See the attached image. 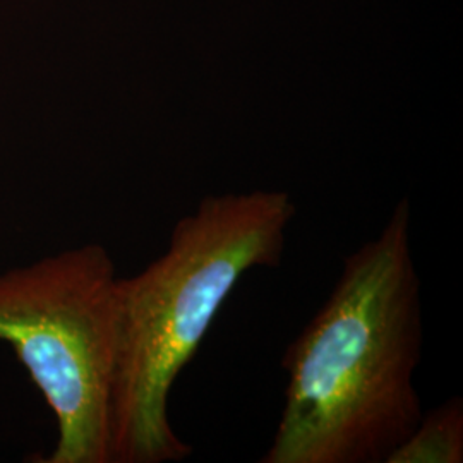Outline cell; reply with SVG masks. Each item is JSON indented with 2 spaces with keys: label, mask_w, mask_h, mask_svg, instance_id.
Instances as JSON below:
<instances>
[{
  "label": "cell",
  "mask_w": 463,
  "mask_h": 463,
  "mask_svg": "<svg viewBox=\"0 0 463 463\" xmlns=\"http://www.w3.org/2000/svg\"><path fill=\"white\" fill-rule=\"evenodd\" d=\"M463 400L451 397L422 412L412 432L386 463H462Z\"/></svg>",
  "instance_id": "cell-4"
},
{
  "label": "cell",
  "mask_w": 463,
  "mask_h": 463,
  "mask_svg": "<svg viewBox=\"0 0 463 463\" xmlns=\"http://www.w3.org/2000/svg\"><path fill=\"white\" fill-rule=\"evenodd\" d=\"M411 223L402 198L287 348L285 403L260 462L386 463L417 426L424 326Z\"/></svg>",
  "instance_id": "cell-1"
},
{
  "label": "cell",
  "mask_w": 463,
  "mask_h": 463,
  "mask_svg": "<svg viewBox=\"0 0 463 463\" xmlns=\"http://www.w3.org/2000/svg\"><path fill=\"white\" fill-rule=\"evenodd\" d=\"M296 215V201L283 191L208 194L175 223L162 256L118 279L110 463L191 455L168 415L174 383L242 277L280 266Z\"/></svg>",
  "instance_id": "cell-2"
},
{
  "label": "cell",
  "mask_w": 463,
  "mask_h": 463,
  "mask_svg": "<svg viewBox=\"0 0 463 463\" xmlns=\"http://www.w3.org/2000/svg\"><path fill=\"white\" fill-rule=\"evenodd\" d=\"M118 277L84 244L0 273V340L14 348L57 420L43 463H110L109 414Z\"/></svg>",
  "instance_id": "cell-3"
}]
</instances>
